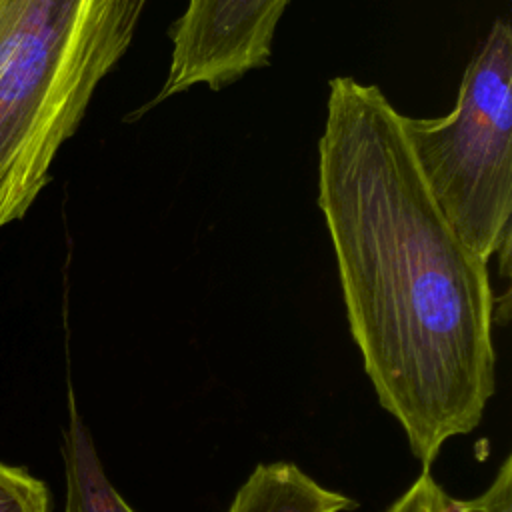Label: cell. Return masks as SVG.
<instances>
[{
    "label": "cell",
    "instance_id": "1",
    "mask_svg": "<svg viewBox=\"0 0 512 512\" xmlns=\"http://www.w3.org/2000/svg\"><path fill=\"white\" fill-rule=\"evenodd\" d=\"M400 114L376 84L328 82L318 208L364 370L430 468L494 394L496 302L488 260L444 216Z\"/></svg>",
    "mask_w": 512,
    "mask_h": 512
},
{
    "label": "cell",
    "instance_id": "2",
    "mask_svg": "<svg viewBox=\"0 0 512 512\" xmlns=\"http://www.w3.org/2000/svg\"><path fill=\"white\" fill-rule=\"evenodd\" d=\"M150 0H0V228L50 180Z\"/></svg>",
    "mask_w": 512,
    "mask_h": 512
},
{
    "label": "cell",
    "instance_id": "3",
    "mask_svg": "<svg viewBox=\"0 0 512 512\" xmlns=\"http://www.w3.org/2000/svg\"><path fill=\"white\" fill-rule=\"evenodd\" d=\"M420 172L460 238L484 260L510 248L512 28L496 18L470 58L452 112L400 114Z\"/></svg>",
    "mask_w": 512,
    "mask_h": 512
},
{
    "label": "cell",
    "instance_id": "4",
    "mask_svg": "<svg viewBox=\"0 0 512 512\" xmlns=\"http://www.w3.org/2000/svg\"><path fill=\"white\" fill-rule=\"evenodd\" d=\"M292 0H186L170 28L168 74L138 114L194 86L220 90L270 64L278 22Z\"/></svg>",
    "mask_w": 512,
    "mask_h": 512
},
{
    "label": "cell",
    "instance_id": "5",
    "mask_svg": "<svg viewBox=\"0 0 512 512\" xmlns=\"http://www.w3.org/2000/svg\"><path fill=\"white\" fill-rule=\"evenodd\" d=\"M356 502L324 488L292 462L258 464L228 512H344Z\"/></svg>",
    "mask_w": 512,
    "mask_h": 512
},
{
    "label": "cell",
    "instance_id": "6",
    "mask_svg": "<svg viewBox=\"0 0 512 512\" xmlns=\"http://www.w3.org/2000/svg\"><path fill=\"white\" fill-rule=\"evenodd\" d=\"M66 512H136L110 484L92 436L70 404V424L64 432Z\"/></svg>",
    "mask_w": 512,
    "mask_h": 512
},
{
    "label": "cell",
    "instance_id": "7",
    "mask_svg": "<svg viewBox=\"0 0 512 512\" xmlns=\"http://www.w3.org/2000/svg\"><path fill=\"white\" fill-rule=\"evenodd\" d=\"M44 482L22 468L0 464V512H48Z\"/></svg>",
    "mask_w": 512,
    "mask_h": 512
},
{
    "label": "cell",
    "instance_id": "8",
    "mask_svg": "<svg viewBox=\"0 0 512 512\" xmlns=\"http://www.w3.org/2000/svg\"><path fill=\"white\" fill-rule=\"evenodd\" d=\"M512 486V462L506 458L492 480V484L476 498L470 500H454L448 496V510L450 512H512L510 494Z\"/></svg>",
    "mask_w": 512,
    "mask_h": 512
},
{
    "label": "cell",
    "instance_id": "9",
    "mask_svg": "<svg viewBox=\"0 0 512 512\" xmlns=\"http://www.w3.org/2000/svg\"><path fill=\"white\" fill-rule=\"evenodd\" d=\"M386 512H450L448 496L436 484L430 468H422L420 476Z\"/></svg>",
    "mask_w": 512,
    "mask_h": 512
}]
</instances>
